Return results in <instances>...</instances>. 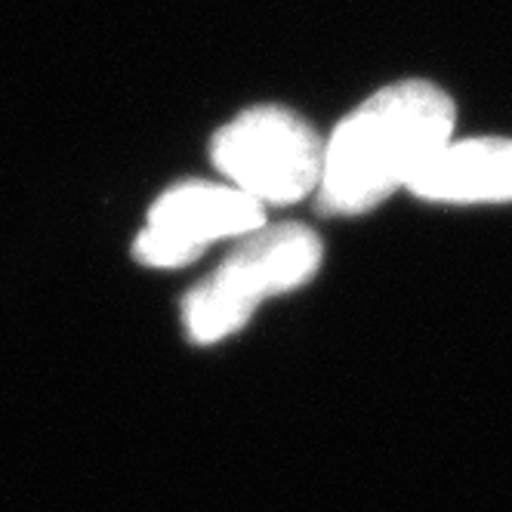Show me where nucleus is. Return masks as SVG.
<instances>
[{
	"label": "nucleus",
	"mask_w": 512,
	"mask_h": 512,
	"mask_svg": "<svg viewBox=\"0 0 512 512\" xmlns=\"http://www.w3.org/2000/svg\"><path fill=\"white\" fill-rule=\"evenodd\" d=\"M210 161L260 207H287L318 192L324 139L290 108L253 105L213 133Z\"/></svg>",
	"instance_id": "7ed1b4c3"
},
{
	"label": "nucleus",
	"mask_w": 512,
	"mask_h": 512,
	"mask_svg": "<svg viewBox=\"0 0 512 512\" xmlns=\"http://www.w3.org/2000/svg\"><path fill=\"white\" fill-rule=\"evenodd\" d=\"M411 192L435 204L512 201V139H451L442 155L411 182Z\"/></svg>",
	"instance_id": "39448f33"
},
{
	"label": "nucleus",
	"mask_w": 512,
	"mask_h": 512,
	"mask_svg": "<svg viewBox=\"0 0 512 512\" xmlns=\"http://www.w3.org/2000/svg\"><path fill=\"white\" fill-rule=\"evenodd\" d=\"M321 253V238L300 223L250 232L229 260L182 303L189 340L195 346H213L244 331L263 300L290 294L315 278Z\"/></svg>",
	"instance_id": "f03ea898"
},
{
	"label": "nucleus",
	"mask_w": 512,
	"mask_h": 512,
	"mask_svg": "<svg viewBox=\"0 0 512 512\" xmlns=\"http://www.w3.org/2000/svg\"><path fill=\"white\" fill-rule=\"evenodd\" d=\"M266 226V213L235 186L179 182L164 192L133 241V256L152 269H179L195 263L219 238L250 235Z\"/></svg>",
	"instance_id": "20e7f679"
},
{
	"label": "nucleus",
	"mask_w": 512,
	"mask_h": 512,
	"mask_svg": "<svg viewBox=\"0 0 512 512\" xmlns=\"http://www.w3.org/2000/svg\"><path fill=\"white\" fill-rule=\"evenodd\" d=\"M454 121V99L429 81H398L377 90L324 142L318 210L358 216L398 189H411L454 139Z\"/></svg>",
	"instance_id": "f257e3e1"
}]
</instances>
